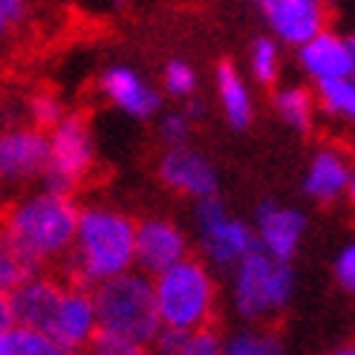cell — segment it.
<instances>
[{
	"instance_id": "cell-1",
	"label": "cell",
	"mask_w": 355,
	"mask_h": 355,
	"mask_svg": "<svg viewBox=\"0 0 355 355\" xmlns=\"http://www.w3.org/2000/svg\"><path fill=\"white\" fill-rule=\"evenodd\" d=\"M98 329L93 349L98 355H139L153 341L162 321L153 300V280L145 272H124L93 286Z\"/></svg>"
},
{
	"instance_id": "cell-2",
	"label": "cell",
	"mask_w": 355,
	"mask_h": 355,
	"mask_svg": "<svg viewBox=\"0 0 355 355\" xmlns=\"http://www.w3.org/2000/svg\"><path fill=\"white\" fill-rule=\"evenodd\" d=\"M136 223L107 205H90L78 214L73 248L67 252V275L93 289L98 283L133 269Z\"/></svg>"
},
{
	"instance_id": "cell-3",
	"label": "cell",
	"mask_w": 355,
	"mask_h": 355,
	"mask_svg": "<svg viewBox=\"0 0 355 355\" xmlns=\"http://www.w3.org/2000/svg\"><path fill=\"white\" fill-rule=\"evenodd\" d=\"M78 214L73 197L67 191L44 188L38 193L17 200L6 214L3 223L17 248L44 269L46 263H58L67 257L73 248L76 228H78Z\"/></svg>"
},
{
	"instance_id": "cell-4",
	"label": "cell",
	"mask_w": 355,
	"mask_h": 355,
	"mask_svg": "<svg viewBox=\"0 0 355 355\" xmlns=\"http://www.w3.org/2000/svg\"><path fill=\"white\" fill-rule=\"evenodd\" d=\"M232 304L248 324H266L289 306L295 292V272L289 260H280L254 245L232 266Z\"/></svg>"
},
{
	"instance_id": "cell-5",
	"label": "cell",
	"mask_w": 355,
	"mask_h": 355,
	"mask_svg": "<svg viewBox=\"0 0 355 355\" xmlns=\"http://www.w3.org/2000/svg\"><path fill=\"white\" fill-rule=\"evenodd\" d=\"M153 300L162 327H208L217 309V283L202 260L182 257L165 272L153 275Z\"/></svg>"
},
{
	"instance_id": "cell-6",
	"label": "cell",
	"mask_w": 355,
	"mask_h": 355,
	"mask_svg": "<svg viewBox=\"0 0 355 355\" xmlns=\"http://www.w3.org/2000/svg\"><path fill=\"white\" fill-rule=\"evenodd\" d=\"M93 133L81 116H64L49 128V159L44 171V185L55 191H73L93 171Z\"/></svg>"
},
{
	"instance_id": "cell-7",
	"label": "cell",
	"mask_w": 355,
	"mask_h": 355,
	"mask_svg": "<svg viewBox=\"0 0 355 355\" xmlns=\"http://www.w3.org/2000/svg\"><path fill=\"white\" fill-rule=\"evenodd\" d=\"M193 220H197V245L202 257L214 266H223V269H232L243 254H248L257 245L254 228L228 214L225 205L217 200V193L197 200Z\"/></svg>"
},
{
	"instance_id": "cell-8",
	"label": "cell",
	"mask_w": 355,
	"mask_h": 355,
	"mask_svg": "<svg viewBox=\"0 0 355 355\" xmlns=\"http://www.w3.org/2000/svg\"><path fill=\"white\" fill-rule=\"evenodd\" d=\"M96 329H98V315H96L93 289L81 286V283L64 286L61 300H58V306L52 312L44 332L64 352H78L93 344Z\"/></svg>"
},
{
	"instance_id": "cell-9",
	"label": "cell",
	"mask_w": 355,
	"mask_h": 355,
	"mask_svg": "<svg viewBox=\"0 0 355 355\" xmlns=\"http://www.w3.org/2000/svg\"><path fill=\"white\" fill-rule=\"evenodd\" d=\"M49 159V136L41 128H12L0 133V182L44 180Z\"/></svg>"
},
{
	"instance_id": "cell-10",
	"label": "cell",
	"mask_w": 355,
	"mask_h": 355,
	"mask_svg": "<svg viewBox=\"0 0 355 355\" xmlns=\"http://www.w3.org/2000/svg\"><path fill=\"white\" fill-rule=\"evenodd\" d=\"M280 44L297 46L329 21V0H254Z\"/></svg>"
},
{
	"instance_id": "cell-11",
	"label": "cell",
	"mask_w": 355,
	"mask_h": 355,
	"mask_svg": "<svg viewBox=\"0 0 355 355\" xmlns=\"http://www.w3.org/2000/svg\"><path fill=\"white\" fill-rule=\"evenodd\" d=\"M188 257V237L180 225L171 220H141L136 223V248H133V266L145 275H159L168 266Z\"/></svg>"
},
{
	"instance_id": "cell-12",
	"label": "cell",
	"mask_w": 355,
	"mask_h": 355,
	"mask_svg": "<svg viewBox=\"0 0 355 355\" xmlns=\"http://www.w3.org/2000/svg\"><path fill=\"white\" fill-rule=\"evenodd\" d=\"M159 176L162 182L176 191V193H185V197L193 200H205V197H214L217 193V168L208 162V159L197 150H191L185 145H173L162 162H159Z\"/></svg>"
},
{
	"instance_id": "cell-13",
	"label": "cell",
	"mask_w": 355,
	"mask_h": 355,
	"mask_svg": "<svg viewBox=\"0 0 355 355\" xmlns=\"http://www.w3.org/2000/svg\"><path fill=\"white\" fill-rule=\"evenodd\" d=\"M306 234V217L297 208L263 202L254 217V237L263 252H269L280 260H289L297 254L300 240Z\"/></svg>"
},
{
	"instance_id": "cell-14",
	"label": "cell",
	"mask_w": 355,
	"mask_h": 355,
	"mask_svg": "<svg viewBox=\"0 0 355 355\" xmlns=\"http://www.w3.org/2000/svg\"><path fill=\"white\" fill-rule=\"evenodd\" d=\"M297 64L315 84L329 78H344L349 76V38L344 32L324 26L304 44H297Z\"/></svg>"
},
{
	"instance_id": "cell-15",
	"label": "cell",
	"mask_w": 355,
	"mask_h": 355,
	"mask_svg": "<svg viewBox=\"0 0 355 355\" xmlns=\"http://www.w3.org/2000/svg\"><path fill=\"white\" fill-rule=\"evenodd\" d=\"M352 165H355V159L341 145H324L312 156V162L306 168L304 193L321 205L338 202L341 197H347Z\"/></svg>"
},
{
	"instance_id": "cell-16",
	"label": "cell",
	"mask_w": 355,
	"mask_h": 355,
	"mask_svg": "<svg viewBox=\"0 0 355 355\" xmlns=\"http://www.w3.org/2000/svg\"><path fill=\"white\" fill-rule=\"evenodd\" d=\"M98 90L113 107L133 119H150L159 113V93L130 67H107L98 78Z\"/></svg>"
},
{
	"instance_id": "cell-17",
	"label": "cell",
	"mask_w": 355,
	"mask_h": 355,
	"mask_svg": "<svg viewBox=\"0 0 355 355\" xmlns=\"http://www.w3.org/2000/svg\"><path fill=\"white\" fill-rule=\"evenodd\" d=\"M61 292H64V283H58L55 277H46L41 272L29 275L24 283H17V286L9 292L15 324L46 329L49 318L61 300Z\"/></svg>"
},
{
	"instance_id": "cell-18",
	"label": "cell",
	"mask_w": 355,
	"mask_h": 355,
	"mask_svg": "<svg viewBox=\"0 0 355 355\" xmlns=\"http://www.w3.org/2000/svg\"><path fill=\"white\" fill-rule=\"evenodd\" d=\"M217 98L220 107L228 119V124L237 130L248 128L254 119V98L248 90L245 78L240 76V69L234 64H220L217 67Z\"/></svg>"
},
{
	"instance_id": "cell-19",
	"label": "cell",
	"mask_w": 355,
	"mask_h": 355,
	"mask_svg": "<svg viewBox=\"0 0 355 355\" xmlns=\"http://www.w3.org/2000/svg\"><path fill=\"white\" fill-rule=\"evenodd\" d=\"M153 347L165 355H217L223 352V338L208 327L197 329H171L162 327L156 335Z\"/></svg>"
},
{
	"instance_id": "cell-20",
	"label": "cell",
	"mask_w": 355,
	"mask_h": 355,
	"mask_svg": "<svg viewBox=\"0 0 355 355\" xmlns=\"http://www.w3.org/2000/svg\"><path fill=\"white\" fill-rule=\"evenodd\" d=\"M275 113L286 121L292 130L306 133L315 124L318 98H315V93L309 90V87H300V84L280 87V90L275 93Z\"/></svg>"
},
{
	"instance_id": "cell-21",
	"label": "cell",
	"mask_w": 355,
	"mask_h": 355,
	"mask_svg": "<svg viewBox=\"0 0 355 355\" xmlns=\"http://www.w3.org/2000/svg\"><path fill=\"white\" fill-rule=\"evenodd\" d=\"M315 98H318V110H324L335 121L355 128V81L349 76L315 84Z\"/></svg>"
},
{
	"instance_id": "cell-22",
	"label": "cell",
	"mask_w": 355,
	"mask_h": 355,
	"mask_svg": "<svg viewBox=\"0 0 355 355\" xmlns=\"http://www.w3.org/2000/svg\"><path fill=\"white\" fill-rule=\"evenodd\" d=\"M0 355H64V349L44 329L12 324L0 332Z\"/></svg>"
},
{
	"instance_id": "cell-23",
	"label": "cell",
	"mask_w": 355,
	"mask_h": 355,
	"mask_svg": "<svg viewBox=\"0 0 355 355\" xmlns=\"http://www.w3.org/2000/svg\"><path fill=\"white\" fill-rule=\"evenodd\" d=\"M35 272L41 269L17 248V243L6 232V225L0 223V292H12L17 283H24Z\"/></svg>"
},
{
	"instance_id": "cell-24",
	"label": "cell",
	"mask_w": 355,
	"mask_h": 355,
	"mask_svg": "<svg viewBox=\"0 0 355 355\" xmlns=\"http://www.w3.org/2000/svg\"><path fill=\"white\" fill-rule=\"evenodd\" d=\"M280 67H283L280 41L277 38H257L252 44V52H248V69H252L254 81L275 84L280 78Z\"/></svg>"
},
{
	"instance_id": "cell-25",
	"label": "cell",
	"mask_w": 355,
	"mask_h": 355,
	"mask_svg": "<svg viewBox=\"0 0 355 355\" xmlns=\"http://www.w3.org/2000/svg\"><path fill=\"white\" fill-rule=\"evenodd\" d=\"M223 352H228V355H277V352H283V347L272 332L243 329V332L232 335L228 341H223Z\"/></svg>"
},
{
	"instance_id": "cell-26",
	"label": "cell",
	"mask_w": 355,
	"mask_h": 355,
	"mask_svg": "<svg viewBox=\"0 0 355 355\" xmlns=\"http://www.w3.org/2000/svg\"><path fill=\"white\" fill-rule=\"evenodd\" d=\"M165 90L176 98H191L197 93V73L188 61H171L165 67Z\"/></svg>"
},
{
	"instance_id": "cell-27",
	"label": "cell",
	"mask_w": 355,
	"mask_h": 355,
	"mask_svg": "<svg viewBox=\"0 0 355 355\" xmlns=\"http://www.w3.org/2000/svg\"><path fill=\"white\" fill-rule=\"evenodd\" d=\"M29 116L35 121V128L49 130L52 124H58L67 113H64V104L58 101V96L38 93V96H32V101H29Z\"/></svg>"
},
{
	"instance_id": "cell-28",
	"label": "cell",
	"mask_w": 355,
	"mask_h": 355,
	"mask_svg": "<svg viewBox=\"0 0 355 355\" xmlns=\"http://www.w3.org/2000/svg\"><path fill=\"white\" fill-rule=\"evenodd\" d=\"M159 133L168 145H185L191 136V116L188 113H165L162 121H159Z\"/></svg>"
},
{
	"instance_id": "cell-29",
	"label": "cell",
	"mask_w": 355,
	"mask_h": 355,
	"mask_svg": "<svg viewBox=\"0 0 355 355\" xmlns=\"http://www.w3.org/2000/svg\"><path fill=\"white\" fill-rule=\"evenodd\" d=\"M332 272H335V280H338V286H341L344 292H352V295H355V243L338 252Z\"/></svg>"
},
{
	"instance_id": "cell-30",
	"label": "cell",
	"mask_w": 355,
	"mask_h": 355,
	"mask_svg": "<svg viewBox=\"0 0 355 355\" xmlns=\"http://www.w3.org/2000/svg\"><path fill=\"white\" fill-rule=\"evenodd\" d=\"M26 15V0H0V17L12 26Z\"/></svg>"
},
{
	"instance_id": "cell-31",
	"label": "cell",
	"mask_w": 355,
	"mask_h": 355,
	"mask_svg": "<svg viewBox=\"0 0 355 355\" xmlns=\"http://www.w3.org/2000/svg\"><path fill=\"white\" fill-rule=\"evenodd\" d=\"M15 324V315H12V304H9V292H0V332L9 329Z\"/></svg>"
},
{
	"instance_id": "cell-32",
	"label": "cell",
	"mask_w": 355,
	"mask_h": 355,
	"mask_svg": "<svg viewBox=\"0 0 355 355\" xmlns=\"http://www.w3.org/2000/svg\"><path fill=\"white\" fill-rule=\"evenodd\" d=\"M347 38H349V78L355 81V32H349Z\"/></svg>"
},
{
	"instance_id": "cell-33",
	"label": "cell",
	"mask_w": 355,
	"mask_h": 355,
	"mask_svg": "<svg viewBox=\"0 0 355 355\" xmlns=\"http://www.w3.org/2000/svg\"><path fill=\"white\" fill-rule=\"evenodd\" d=\"M347 200L352 202L355 208V165H352V173H349V185H347Z\"/></svg>"
},
{
	"instance_id": "cell-34",
	"label": "cell",
	"mask_w": 355,
	"mask_h": 355,
	"mask_svg": "<svg viewBox=\"0 0 355 355\" xmlns=\"http://www.w3.org/2000/svg\"><path fill=\"white\" fill-rule=\"evenodd\" d=\"M6 29H9V24H6V21H3V17H0V35H3V32H6Z\"/></svg>"
},
{
	"instance_id": "cell-35",
	"label": "cell",
	"mask_w": 355,
	"mask_h": 355,
	"mask_svg": "<svg viewBox=\"0 0 355 355\" xmlns=\"http://www.w3.org/2000/svg\"><path fill=\"white\" fill-rule=\"evenodd\" d=\"M332 3H341V0H329V6H332Z\"/></svg>"
}]
</instances>
